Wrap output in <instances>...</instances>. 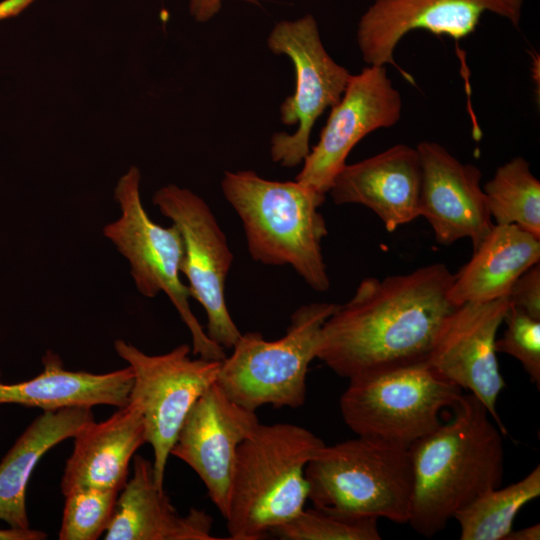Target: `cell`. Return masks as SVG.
Returning <instances> with one entry per match:
<instances>
[{"label": "cell", "instance_id": "cell-1", "mask_svg": "<svg viewBox=\"0 0 540 540\" xmlns=\"http://www.w3.org/2000/svg\"><path fill=\"white\" fill-rule=\"evenodd\" d=\"M447 266L434 263L383 279L364 278L322 326L317 357L340 377L427 362L445 319Z\"/></svg>", "mask_w": 540, "mask_h": 540}, {"label": "cell", "instance_id": "cell-2", "mask_svg": "<svg viewBox=\"0 0 540 540\" xmlns=\"http://www.w3.org/2000/svg\"><path fill=\"white\" fill-rule=\"evenodd\" d=\"M448 422L409 447L413 499L408 523L433 537L504 475L503 433L473 394H463Z\"/></svg>", "mask_w": 540, "mask_h": 540}, {"label": "cell", "instance_id": "cell-3", "mask_svg": "<svg viewBox=\"0 0 540 540\" xmlns=\"http://www.w3.org/2000/svg\"><path fill=\"white\" fill-rule=\"evenodd\" d=\"M221 189L242 221L254 261L289 265L313 290L329 289L322 254L327 226L318 211L325 194L296 180H267L249 170L226 171Z\"/></svg>", "mask_w": 540, "mask_h": 540}, {"label": "cell", "instance_id": "cell-4", "mask_svg": "<svg viewBox=\"0 0 540 540\" xmlns=\"http://www.w3.org/2000/svg\"><path fill=\"white\" fill-rule=\"evenodd\" d=\"M324 442L291 423L261 424L238 447L227 513L229 539L260 540L308 499L305 467Z\"/></svg>", "mask_w": 540, "mask_h": 540}, {"label": "cell", "instance_id": "cell-5", "mask_svg": "<svg viewBox=\"0 0 540 540\" xmlns=\"http://www.w3.org/2000/svg\"><path fill=\"white\" fill-rule=\"evenodd\" d=\"M313 505L348 515L408 523L413 499L409 448L357 435L323 445L305 467Z\"/></svg>", "mask_w": 540, "mask_h": 540}, {"label": "cell", "instance_id": "cell-6", "mask_svg": "<svg viewBox=\"0 0 540 540\" xmlns=\"http://www.w3.org/2000/svg\"><path fill=\"white\" fill-rule=\"evenodd\" d=\"M337 304L313 302L297 308L286 333L274 341L259 332L240 335L221 361L216 383L238 405L296 409L306 400V377L317 357L323 324Z\"/></svg>", "mask_w": 540, "mask_h": 540}, {"label": "cell", "instance_id": "cell-7", "mask_svg": "<svg viewBox=\"0 0 540 540\" xmlns=\"http://www.w3.org/2000/svg\"><path fill=\"white\" fill-rule=\"evenodd\" d=\"M462 390L422 362L349 378L339 404L355 434L409 448L443 423Z\"/></svg>", "mask_w": 540, "mask_h": 540}, {"label": "cell", "instance_id": "cell-8", "mask_svg": "<svg viewBox=\"0 0 540 540\" xmlns=\"http://www.w3.org/2000/svg\"><path fill=\"white\" fill-rule=\"evenodd\" d=\"M141 173L136 166L119 179L114 197L120 216L103 227V235L128 261L138 292L147 298L167 295L192 339V353L222 361L224 348L212 341L194 315L190 291L180 278L183 240L175 225L163 227L146 212L140 196Z\"/></svg>", "mask_w": 540, "mask_h": 540}, {"label": "cell", "instance_id": "cell-9", "mask_svg": "<svg viewBox=\"0 0 540 540\" xmlns=\"http://www.w3.org/2000/svg\"><path fill=\"white\" fill-rule=\"evenodd\" d=\"M114 349L133 372L129 402L141 411L146 442L153 449L155 482L164 489L166 465L179 429L193 404L216 382L221 361L193 359L187 344L149 355L117 339Z\"/></svg>", "mask_w": 540, "mask_h": 540}, {"label": "cell", "instance_id": "cell-10", "mask_svg": "<svg viewBox=\"0 0 540 540\" xmlns=\"http://www.w3.org/2000/svg\"><path fill=\"white\" fill-rule=\"evenodd\" d=\"M275 54L290 58L296 74L294 94L280 106L281 121L298 124L294 134L275 133L271 138V158L283 167H295L310 151L309 139L318 117L342 97L351 77L323 46L318 25L311 14L297 20L278 22L267 40Z\"/></svg>", "mask_w": 540, "mask_h": 540}, {"label": "cell", "instance_id": "cell-11", "mask_svg": "<svg viewBox=\"0 0 540 540\" xmlns=\"http://www.w3.org/2000/svg\"><path fill=\"white\" fill-rule=\"evenodd\" d=\"M152 200L181 234L180 273L188 281L191 297L206 313L208 337L223 348H232L241 335L225 299L233 254L215 215L201 197L174 184L158 189Z\"/></svg>", "mask_w": 540, "mask_h": 540}, {"label": "cell", "instance_id": "cell-12", "mask_svg": "<svg viewBox=\"0 0 540 540\" xmlns=\"http://www.w3.org/2000/svg\"><path fill=\"white\" fill-rule=\"evenodd\" d=\"M522 7L523 0H374L359 20L357 43L368 65H393L414 83L394 60L395 48L407 33L421 29L459 40L475 31L485 12L518 28Z\"/></svg>", "mask_w": 540, "mask_h": 540}, {"label": "cell", "instance_id": "cell-13", "mask_svg": "<svg viewBox=\"0 0 540 540\" xmlns=\"http://www.w3.org/2000/svg\"><path fill=\"white\" fill-rule=\"evenodd\" d=\"M402 106L401 94L388 77L386 66L368 65L351 75L295 180L326 195L354 146L371 132L394 126L401 118Z\"/></svg>", "mask_w": 540, "mask_h": 540}, {"label": "cell", "instance_id": "cell-14", "mask_svg": "<svg viewBox=\"0 0 540 540\" xmlns=\"http://www.w3.org/2000/svg\"><path fill=\"white\" fill-rule=\"evenodd\" d=\"M509 305L506 296L457 306L445 319L427 360L439 376L476 396L503 434L507 430L496 406L505 381L495 342Z\"/></svg>", "mask_w": 540, "mask_h": 540}, {"label": "cell", "instance_id": "cell-15", "mask_svg": "<svg viewBox=\"0 0 540 540\" xmlns=\"http://www.w3.org/2000/svg\"><path fill=\"white\" fill-rule=\"evenodd\" d=\"M259 423L256 411L232 401L215 382L191 407L170 451L195 471L223 517L238 447Z\"/></svg>", "mask_w": 540, "mask_h": 540}, {"label": "cell", "instance_id": "cell-16", "mask_svg": "<svg viewBox=\"0 0 540 540\" xmlns=\"http://www.w3.org/2000/svg\"><path fill=\"white\" fill-rule=\"evenodd\" d=\"M416 148L422 170L420 216L429 222L439 243L469 238L475 249L494 226L480 169L462 163L433 141H422Z\"/></svg>", "mask_w": 540, "mask_h": 540}, {"label": "cell", "instance_id": "cell-17", "mask_svg": "<svg viewBox=\"0 0 540 540\" xmlns=\"http://www.w3.org/2000/svg\"><path fill=\"white\" fill-rule=\"evenodd\" d=\"M422 170L417 148L405 144L354 164H346L335 177L330 193L333 202L360 204L371 209L387 231L420 216Z\"/></svg>", "mask_w": 540, "mask_h": 540}, {"label": "cell", "instance_id": "cell-18", "mask_svg": "<svg viewBox=\"0 0 540 540\" xmlns=\"http://www.w3.org/2000/svg\"><path fill=\"white\" fill-rule=\"evenodd\" d=\"M212 517L192 508L180 515L154 478L153 463L133 457V474L127 479L110 522L106 540H215Z\"/></svg>", "mask_w": 540, "mask_h": 540}, {"label": "cell", "instance_id": "cell-19", "mask_svg": "<svg viewBox=\"0 0 540 540\" xmlns=\"http://www.w3.org/2000/svg\"><path fill=\"white\" fill-rule=\"evenodd\" d=\"M73 438L61 478L63 495L84 487L120 491L135 452L146 443L141 411L132 402L102 422L87 423Z\"/></svg>", "mask_w": 540, "mask_h": 540}, {"label": "cell", "instance_id": "cell-20", "mask_svg": "<svg viewBox=\"0 0 540 540\" xmlns=\"http://www.w3.org/2000/svg\"><path fill=\"white\" fill-rule=\"evenodd\" d=\"M42 363L43 371L32 379L11 384L0 380V405L19 404L54 411L96 405L119 408L129 402L133 383L129 366L104 374L70 371L52 351L45 353Z\"/></svg>", "mask_w": 540, "mask_h": 540}, {"label": "cell", "instance_id": "cell-21", "mask_svg": "<svg viewBox=\"0 0 540 540\" xmlns=\"http://www.w3.org/2000/svg\"><path fill=\"white\" fill-rule=\"evenodd\" d=\"M540 260V238L515 224H494L454 275L449 300L460 306L506 297L516 279Z\"/></svg>", "mask_w": 540, "mask_h": 540}, {"label": "cell", "instance_id": "cell-22", "mask_svg": "<svg viewBox=\"0 0 540 540\" xmlns=\"http://www.w3.org/2000/svg\"><path fill=\"white\" fill-rule=\"evenodd\" d=\"M91 421V408L70 407L44 411L25 429L0 462V521L30 528L26 490L34 468L47 451Z\"/></svg>", "mask_w": 540, "mask_h": 540}, {"label": "cell", "instance_id": "cell-23", "mask_svg": "<svg viewBox=\"0 0 540 540\" xmlns=\"http://www.w3.org/2000/svg\"><path fill=\"white\" fill-rule=\"evenodd\" d=\"M540 495V466L504 488L478 495L455 515L461 540H505L521 508Z\"/></svg>", "mask_w": 540, "mask_h": 540}, {"label": "cell", "instance_id": "cell-24", "mask_svg": "<svg viewBox=\"0 0 540 540\" xmlns=\"http://www.w3.org/2000/svg\"><path fill=\"white\" fill-rule=\"evenodd\" d=\"M494 224H515L540 238V181L518 156L499 166L483 186Z\"/></svg>", "mask_w": 540, "mask_h": 540}, {"label": "cell", "instance_id": "cell-25", "mask_svg": "<svg viewBox=\"0 0 540 540\" xmlns=\"http://www.w3.org/2000/svg\"><path fill=\"white\" fill-rule=\"evenodd\" d=\"M282 540H379L378 519L359 517L313 505L273 528Z\"/></svg>", "mask_w": 540, "mask_h": 540}, {"label": "cell", "instance_id": "cell-26", "mask_svg": "<svg viewBox=\"0 0 540 540\" xmlns=\"http://www.w3.org/2000/svg\"><path fill=\"white\" fill-rule=\"evenodd\" d=\"M119 491L77 488L65 496L60 540H95L107 529Z\"/></svg>", "mask_w": 540, "mask_h": 540}, {"label": "cell", "instance_id": "cell-27", "mask_svg": "<svg viewBox=\"0 0 540 540\" xmlns=\"http://www.w3.org/2000/svg\"><path fill=\"white\" fill-rule=\"evenodd\" d=\"M503 323V336L496 339L495 350L517 359L530 380L540 386V319L519 307L509 305Z\"/></svg>", "mask_w": 540, "mask_h": 540}, {"label": "cell", "instance_id": "cell-28", "mask_svg": "<svg viewBox=\"0 0 540 540\" xmlns=\"http://www.w3.org/2000/svg\"><path fill=\"white\" fill-rule=\"evenodd\" d=\"M510 305L516 306L536 319H540V264L521 274L508 294Z\"/></svg>", "mask_w": 540, "mask_h": 540}, {"label": "cell", "instance_id": "cell-29", "mask_svg": "<svg viewBox=\"0 0 540 540\" xmlns=\"http://www.w3.org/2000/svg\"><path fill=\"white\" fill-rule=\"evenodd\" d=\"M223 0H190V14L198 22H206L216 15L222 6ZM258 4V0H244Z\"/></svg>", "mask_w": 540, "mask_h": 540}, {"label": "cell", "instance_id": "cell-30", "mask_svg": "<svg viewBox=\"0 0 540 540\" xmlns=\"http://www.w3.org/2000/svg\"><path fill=\"white\" fill-rule=\"evenodd\" d=\"M46 538V534L40 530L31 528H8L0 529V540H42Z\"/></svg>", "mask_w": 540, "mask_h": 540}, {"label": "cell", "instance_id": "cell-31", "mask_svg": "<svg viewBox=\"0 0 540 540\" xmlns=\"http://www.w3.org/2000/svg\"><path fill=\"white\" fill-rule=\"evenodd\" d=\"M540 539V525H535L522 528L520 530H511L506 536L505 540H539Z\"/></svg>", "mask_w": 540, "mask_h": 540}]
</instances>
